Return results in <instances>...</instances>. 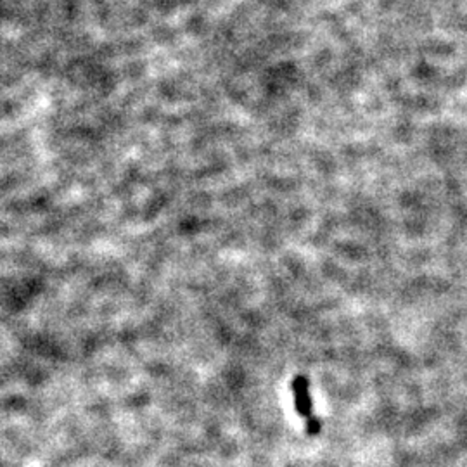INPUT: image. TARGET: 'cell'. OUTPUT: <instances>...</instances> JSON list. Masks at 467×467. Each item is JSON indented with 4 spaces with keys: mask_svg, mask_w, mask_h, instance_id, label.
<instances>
[{
    "mask_svg": "<svg viewBox=\"0 0 467 467\" xmlns=\"http://www.w3.org/2000/svg\"><path fill=\"white\" fill-rule=\"evenodd\" d=\"M305 429L306 433L310 434V436H317L318 433L322 431V422L318 421L317 417H310V419H305Z\"/></svg>",
    "mask_w": 467,
    "mask_h": 467,
    "instance_id": "obj_2",
    "label": "cell"
},
{
    "mask_svg": "<svg viewBox=\"0 0 467 467\" xmlns=\"http://www.w3.org/2000/svg\"><path fill=\"white\" fill-rule=\"evenodd\" d=\"M293 393H294V405H296V412L301 417L310 419L313 417V405H311L310 397V386L308 379L305 376H296L293 379Z\"/></svg>",
    "mask_w": 467,
    "mask_h": 467,
    "instance_id": "obj_1",
    "label": "cell"
}]
</instances>
